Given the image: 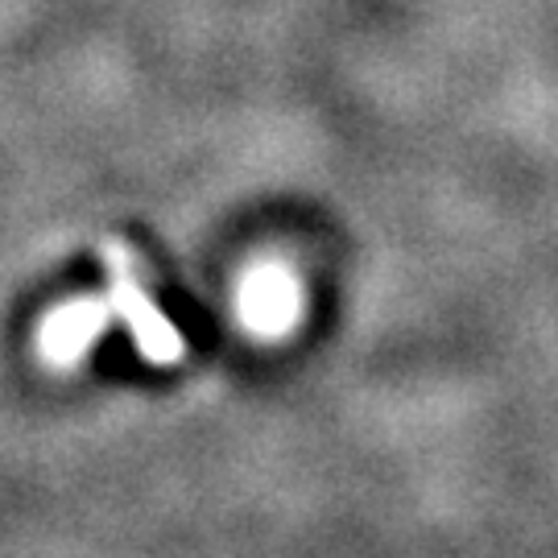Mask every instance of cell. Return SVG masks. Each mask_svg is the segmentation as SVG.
Listing matches in <instances>:
<instances>
[{
    "label": "cell",
    "mask_w": 558,
    "mask_h": 558,
    "mask_svg": "<svg viewBox=\"0 0 558 558\" xmlns=\"http://www.w3.org/2000/svg\"><path fill=\"white\" fill-rule=\"evenodd\" d=\"M129 274L120 278V311H124V319L133 327V336H137L141 352L149 360H161V364H170V360L182 356V339L174 331V323L161 315L154 299L145 294V281L137 278V269H133V260L124 265Z\"/></svg>",
    "instance_id": "1"
},
{
    "label": "cell",
    "mask_w": 558,
    "mask_h": 558,
    "mask_svg": "<svg viewBox=\"0 0 558 558\" xmlns=\"http://www.w3.org/2000/svg\"><path fill=\"white\" fill-rule=\"evenodd\" d=\"M104 327H108V306L104 302H75V306H66L50 319L46 336H41V348L54 364H66V360L80 356Z\"/></svg>",
    "instance_id": "2"
},
{
    "label": "cell",
    "mask_w": 558,
    "mask_h": 558,
    "mask_svg": "<svg viewBox=\"0 0 558 558\" xmlns=\"http://www.w3.org/2000/svg\"><path fill=\"white\" fill-rule=\"evenodd\" d=\"M286 315H290V294L281 286H260L248 294V319L257 323L260 331L286 327Z\"/></svg>",
    "instance_id": "3"
}]
</instances>
